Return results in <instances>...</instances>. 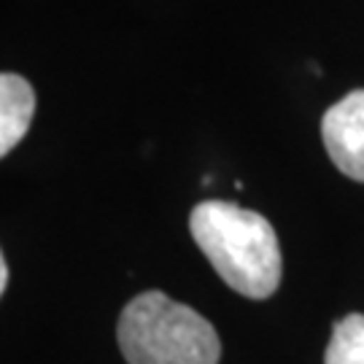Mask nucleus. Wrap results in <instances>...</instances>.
<instances>
[{"instance_id": "f03ea898", "label": "nucleus", "mask_w": 364, "mask_h": 364, "mask_svg": "<svg viewBox=\"0 0 364 364\" xmlns=\"http://www.w3.org/2000/svg\"><path fill=\"white\" fill-rule=\"evenodd\" d=\"M127 364H219L221 340L208 318L162 291L127 302L117 326Z\"/></svg>"}, {"instance_id": "7ed1b4c3", "label": "nucleus", "mask_w": 364, "mask_h": 364, "mask_svg": "<svg viewBox=\"0 0 364 364\" xmlns=\"http://www.w3.org/2000/svg\"><path fill=\"white\" fill-rule=\"evenodd\" d=\"M321 138L335 168L364 183V90L348 92L321 119Z\"/></svg>"}, {"instance_id": "f257e3e1", "label": "nucleus", "mask_w": 364, "mask_h": 364, "mask_svg": "<svg viewBox=\"0 0 364 364\" xmlns=\"http://www.w3.org/2000/svg\"><path fill=\"white\" fill-rule=\"evenodd\" d=\"M189 232L232 291L248 299H267L278 291L281 246L262 213L227 200H205L192 210Z\"/></svg>"}, {"instance_id": "20e7f679", "label": "nucleus", "mask_w": 364, "mask_h": 364, "mask_svg": "<svg viewBox=\"0 0 364 364\" xmlns=\"http://www.w3.org/2000/svg\"><path fill=\"white\" fill-rule=\"evenodd\" d=\"M36 117V92L19 73H0V159L27 135Z\"/></svg>"}, {"instance_id": "423d86ee", "label": "nucleus", "mask_w": 364, "mask_h": 364, "mask_svg": "<svg viewBox=\"0 0 364 364\" xmlns=\"http://www.w3.org/2000/svg\"><path fill=\"white\" fill-rule=\"evenodd\" d=\"M6 284H9V264L3 259V251H0V294L6 291Z\"/></svg>"}, {"instance_id": "39448f33", "label": "nucleus", "mask_w": 364, "mask_h": 364, "mask_svg": "<svg viewBox=\"0 0 364 364\" xmlns=\"http://www.w3.org/2000/svg\"><path fill=\"white\" fill-rule=\"evenodd\" d=\"M324 364H364V313H348L335 321Z\"/></svg>"}]
</instances>
